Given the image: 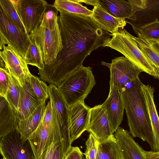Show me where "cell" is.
<instances>
[{
    "label": "cell",
    "instance_id": "cell-21",
    "mask_svg": "<svg viewBox=\"0 0 159 159\" xmlns=\"http://www.w3.org/2000/svg\"><path fill=\"white\" fill-rule=\"evenodd\" d=\"M45 101L41 103L26 118L18 120V129L22 140L25 141L36 129L41 122L46 108Z\"/></svg>",
    "mask_w": 159,
    "mask_h": 159
},
{
    "label": "cell",
    "instance_id": "cell-9",
    "mask_svg": "<svg viewBox=\"0 0 159 159\" xmlns=\"http://www.w3.org/2000/svg\"><path fill=\"white\" fill-rule=\"evenodd\" d=\"M48 86L50 99L54 107L59 123L64 158L72 147L69 133V108L57 86L51 84Z\"/></svg>",
    "mask_w": 159,
    "mask_h": 159
},
{
    "label": "cell",
    "instance_id": "cell-2",
    "mask_svg": "<svg viewBox=\"0 0 159 159\" xmlns=\"http://www.w3.org/2000/svg\"><path fill=\"white\" fill-rule=\"evenodd\" d=\"M142 83L139 77L120 92L127 116L129 133L133 137H138L149 144L155 152L156 146L148 112L142 93Z\"/></svg>",
    "mask_w": 159,
    "mask_h": 159
},
{
    "label": "cell",
    "instance_id": "cell-22",
    "mask_svg": "<svg viewBox=\"0 0 159 159\" xmlns=\"http://www.w3.org/2000/svg\"><path fill=\"white\" fill-rule=\"evenodd\" d=\"M100 4L110 15L117 18L129 19L133 8L128 0H100Z\"/></svg>",
    "mask_w": 159,
    "mask_h": 159
},
{
    "label": "cell",
    "instance_id": "cell-12",
    "mask_svg": "<svg viewBox=\"0 0 159 159\" xmlns=\"http://www.w3.org/2000/svg\"><path fill=\"white\" fill-rule=\"evenodd\" d=\"M48 4L43 0H22L21 17L28 34L33 33L40 26Z\"/></svg>",
    "mask_w": 159,
    "mask_h": 159
},
{
    "label": "cell",
    "instance_id": "cell-29",
    "mask_svg": "<svg viewBox=\"0 0 159 159\" xmlns=\"http://www.w3.org/2000/svg\"><path fill=\"white\" fill-rule=\"evenodd\" d=\"M31 87L39 100L43 102L49 98L48 86L39 77L31 75L30 78Z\"/></svg>",
    "mask_w": 159,
    "mask_h": 159
},
{
    "label": "cell",
    "instance_id": "cell-13",
    "mask_svg": "<svg viewBox=\"0 0 159 159\" xmlns=\"http://www.w3.org/2000/svg\"><path fill=\"white\" fill-rule=\"evenodd\" d=\"M90 109L84 101L80 102L69 108V133L72 143L86 130L89 123Z\"/></svg>",
    "mask_w": 159,
    "mask_h": 159
},
{
    "label": "cell",
    "instance_id": "cell-11",
    "mask_svg": "<svg viewBox=\"0 0 159 159\" xmlns=\"http://www.w3.org/2000/svg\"><path fill=\"white\" fill-rule=\"evenodd\" d=\"M86 130L93 134L99 142L116 139L106 110L102 104L90 108Z\"/></svg>",
    "mask_w": 159,
    "mask_h": 159
},
{
    "label": "cell",
    "instance_id": "cell-16",
    "mask_svg": "<svg viewBox=\"0 0 159 159\" xmlns=\"http://www.w3.org/2000/svg\"><path fill=\"white\" fill-rule=\"evenodd\" d=\"M91 18L103 30L111 34L124 29L126 22L125 19L115 17L109 14L100 4L93 7Z\"/></svg>",
    "mask_w": 159,
    "mask_h": 159
},
{
    "label": "cell",
    "instance_id": "cell-33",
    "mask_svg": "<svg viewBox=\"0 0 159 159\" xmlns=\"http://www.w3.org/2000/svg\"><path fill=\"white\" fill-rule=\"evenodd\" d=\"M9 72L6 68L0 67V97L7 98L9 85Z\"/></svg>",
    "mask_w": 159,
    "mask_h": 159
},
{
    "label": "cell",
    "instance_id": "cell-27",
    "mask_svg": "<svg viewBox=\"0 0 159 159\" xmlns=\"http://www.w3.org/2000/svg\"><path fill=\"white\" fill-rule=\"evenodd\" d=\"M8 77V89L6 99L16 113L21 87L18 82L9 72Z\"/></svg>",
    "mask_w": 159,
    "mask_h": 159
},
{
    "label": "cell",
    "instance_id": "cell-1",
    "mask_svg": "<svg viewBox=\"0 0 159 159\" xmlns=\"http://www.w3.org/2000/svg\"><path fill=\"white\" fill-rule=\"evenodd\" d=\"M58 22L63 48L52 65L38 70L40 78L57 86L80 66L91 53L102 47L111 34L100 28L91 17L60 13Z\"/></svg>",
    "mask_w": 159,
    "mask_h": 159
},
{
    "label": "cell",
    "instance_id": "cell-6",
    "mask_svg": "<svg viewBox=\"0 0 159 159\" xmlns=\"http://www.w3.org/2000/svg\"><path fill=\"white\" fill-rule=\"evenodd\" d=\"M29 34L22 32L0 7V50L4 45H9L25 60L30 43Z\"/></svg>",
    "mask_w": 159,
    "mask_h": 159
},
{
    "label": "cell",
    "instance_id": "cell-36",
    "mask_svg": "<svg viewBox=\"0 0 159 159\" xmlns=\"http://www.w3.org/2000/svg\"><path fill=\"white\" fill-rule=\"evenodd\" d=\"M61 143H60L57 146L52 159H64Z\"/></svg>",
    "mask_w": 159,
    "mask_h": 159
},
{
    "label": "cell",
    "instance_id": "cell-25",
    "mask_svg": "<svg viewBox=\"0 0 159 159\" xmlns=\"http://www.w3.org/2000/svg\"><path fill=\"white\" fill-rule=\"evenodd\" d=\"M96 159H120L116 140L99 142Z\"/></svg>",
    "mask_w": 159,
    "mask_h": 159
},
{
    "label": "cell",
    "instance_id": "cell-24",
    "mask_svg": "<svg viewBox=\"0 0 159 159\" xmlns=\"http://www.w3.org/2000/svg\"><path fill=\"white\" fill-rule=\"evenodd\" d=\"M139 48L159 70V41L133 36Z\"/></svg>",
    "mask_w": 159,
    "mask_h": 159
},
{
    "label": "cell",
    "instance_id": "cell-37",
    "mask_svg": "<svg viewBox=\"0 0 159 159\" xmlns=\"http://www.w3.org/2000/svg\"><path fill=\"white\" fill-rule=\"evenodd\" d=\"M144 152L148 159H159V152L144 150Z\"/></svg>",
    "mask_w": 159,
    "mask_h": 159
},
{
    "label": "cell",
    "instance_id": "cell-10",
    "mask_svg": "<svg viewBox=\"0 0 159 159\" xmlns=\"http://www.w3.org/2000/svg\"><path fill=\"white\" fill-rule=\"evenodd\" d=\"M0 56L9 73L23 86L32 75L25 60L9 45L3 46Z\"/></svg>",
    "mask_w": 159,
    "mask_h": 159
},
{
    "label": "cell",
    "instance_id": "cell-32",
    "mask_svg": "<svg viewBox=\"0 0 159 159\" xmlns=\"http://www.w3.org/2000/svg\"><path fill=\"white\" fill-rule=\"evenodd\" d=\"M99 142L92 133H90L85 144L86 149L84 154L87 159H96Z\"/></svg>",
    "mask_w": 159,
    "mask_h": 159
},
{
    "label": "cell",
    "instance_id": "cell-39",
    "mask_svg": "<svg viewBox=\"0 0 159 159\" xmlns=\"http://www.w3.org/2000/svg\"><path fill=\"white\" fill-rule=\"evenodd\" d=\"M87 159V158H85V159Z\"/></svg>",
    "mask_w": 159,
    "mask_h": 159
},
{
    "label": "cell",
    "instance_id": "cell-17",
    "mask_svg": "<svg viewBox=\"0 0 159 159\" xmlns=\"http://www.w3.org/2000/svg\"><path fill=\"white\" fill-rule=\"evenodd\" d=\"M126 21L133 29L159 22V0H146V8L136 12Z\"/></svg>",
    "mask_w": 159,
    "mask_h": 159
},
{
    "label": "cell",
    "instance_id": "cell-19",
    "mask_svg": "<svg viewBox=\"0 0 159 159\" xmlns=\"http://www.w3.org/2000/svg\"><path fill=\"white\" fill-rule=\"evenodd\" d=\"M141 89L147 108L154 139L155 152H159V116L154 101V88L142 84Z\"/></svg>",
    "mask_w": 159,
    "mask_h": 159
},
{
    "label": "cell",
    "instance_id": "cell-35",
    "mask_svg": "<svg viewBox=\"0 0 159 159\" xmlns=\"http://www.w3.org/2000/svg\"><path fill=\"white\" fill-rule=\"evenodd\" d=\"M57 145L52 143L43 152L41 159H52Z\"/></svg>",
    "mask_w": 159,
    "mask_h": 159
},
{
    "label": "cell",
    "instance_id": "cell-30",
    "mask_svg": "<svg viewBox=\"0 0 159 159\" xmlns=\"http://www.w3.org/2000/svg\"><path fill=\"white\" fill-rule=\"evenodd\" d=\"M1 7L11 21L23 33L29 34L22 20L10 0H0Z\"/></svg>",
    "mask_w": 159,
    "mask_h": 159
},
{
    "label": "cell",
    "instance_id": "cell-31",
    "mask_svg": "<svg viewBox=\"0 0 159 159\" xmlns=\"http://www.w3.org/2000/svg\"><path fill=\"white\" fill-rule=\"evenodd\" d=\"M133 29L138 37L159 41V22Z\"/></svg>",
    "mask_w": 159,
    "mask_h": 159
},
{
    "label": "cell",
    "instance_id": "cell-4",
    "mask_svg": "<svg viewBox=\"0 0 159 159\" xmlns=\"http://www.w3.org/2000/svg\"><path fill=\"white\" fill-rule=\"evenodd\" d=\"M95 84L92 68L83 66L68 75L57 87L70 108L84 101Z\"/></svg>",
    "mask_w": 159,
    "mask_h": 159
},
{
    "label": "cell",
    "instance_id": "cell-23",
    "mask_svg": "<svg viewBox=\"0 0 159 159\" xmlns=\"http://www.w3.org/2000/svg\"><path fill=\"white\" fill-rule=\"evenodd\" d=\"M53 6L60 13L91 16L92 10L83 6L78 0H55Z\"/></svg>",
    "mask_w": 159,
    "mask_h": 159
},
{
    "label": "cell",
    "instance_id": "cell-3",
    "mask_svg": "<svg viewBox=\"0 0 159 159\" xmlns=\"http://www.w3.org/2000/svg\"><path fill=\"white\" fill-rule=\"evenodd\" d=\"M111 35L105 40L102 47L117 51L143 72L159 79V70L139 48L133 36L124 29Z\"/></svg>",
    "mask_w": 159,
    "mask_h": 159
},
{
    "label": "cell",
    "instance_id": "cell-34",
    "mask_svg": "<svg viewBox=\"0 0 159 159\" xmlns=\"http://www.w3.org/2000/svg\"><path fill=\"white\" fill-rule=\"evenodd\" d=\"M83 153L78 147H72L64 159H84Z\"/></svg>",
    "mask_w": 159,
    "mask_h": 159
},
{
    "label": "cell",
    "instance_id": "cell-15",
    "mask_svg": "<svg viewBox=\"0 0 159 159\" xmlns=\"http://www.w3.org/2000/svg\"><path fill=\"white\" fill-rule=\"evenodd\" d=\"M102 105L106 110L114 133L122 122L125 110L120 91L117 89L110 91L107 99Z\"/></svg>",
    "mask_w": 159,
    "mask_h": 159
},
{
    "label": "cell",
    "instance_id": "cell-14",
    "mask_svg": "<svg viewBox=\"0 0 159 159\" xmlns=\"http://www.w3.org/2000/svg\"><path fill=\"white\" fill-rule=\"evenodd\" d=\"M120 159H148L144 150L128 131L119 127L114 133Z\"/></svg>",
    "mask_w": 159,
    "mask_h": 159
},
{
    "label": "cell",
    "instance_id": "cell-8",
    "mask_svg": "<svg viewBox=\"0 0 159 159\" xmlns=\"http://www.w3.org/2000/svg\"><path fill=\"white\" fill-rule=\"evenodd\" d=\"M0 152L2 159H35L29 141L22 140L18 129L0 138Z\"/></svg>",
    "mask_w": 159,
    "mask_h": 159
},
{
    "label": "cell",
    "instance_id": "cell-38",
    "mask_svg": "<svg viewBox=\"0 0 159 159\" xmlns=\"http://www.w3.org/2000/svg\"><path fill=\"white\" fill-rule=\"evenodd\" d=\"M80 2H84L87 4L93 6V7L100 4L99 0H79Z\"/></svg>",
    "mask_w": 159,
    "mask_h": 159
},
{
    "label": "cell",
    "instance_id": "cell-28",
    "mask_svg": "<svg viewBox=\"0 0 159 159\" xmlns=\"http://www.w3.org/2000/svg\"><path fill=\"white\" fill-rule=\"evenodd\" d=\"M58 11L53 5L48 4L44 12L40 26L52 31L58 24Z\"/></svg>",
    "mask_w": 159,
    "mask_h": 159
},
{
    "label": "cell",
    "instance_id": "cell-20",
    "mask_svg": "<svg viewBox=\"0 0 159 159\" xmlns=\"http://www.w3.org/2000/svg\"><path fill=\"white\" fill-rule=\"evenodd\" d=\"M18 128L16 111L4 98L0 97V138Z\"/></svg>",
    "mask_w": 159,
    "mask_h": 159
},
{
    "label": "cell",
    "instance_id": "cell-7",
    "mask_svg": "<svg viewBox=\"0 0 159 159\" xmlns=\"http://www.w3.org/2000/svg\"><path fill=\"white\" fill-rule=\"evenodd\" d=\"M101 64L108 67L110 70V91L117 89L120 92L143 72L124 57H115L110 63L102 61Z\"/></svg>",
    "mask_w": 159,
    "mask_h": 159
},
{
    "label": "cell",
    "instance_id": "cell-5",
    "mask_svg": "<svg viewBox=\"0 0 159 159\" xmlns=\"http://www.w3.org/2000/svg\"><path fill=\"white\" fill-rule=\"evenodd\" d=\"M29 37L39 49L44 65L48 66L53 64L63 48L59 23L55 29L52 31L39 26L35 31L29 34Z\"/></svg>",
    "mask_w": 159,
    "mask_h": 159
},
{
    "label": "cell",
    "instance_id": "cell-18",
    "mask_svg": "<svg viewBox=\"0 0 159 159\" xmlns=\"http://www.w3.org/2000/svg\"><path fill=\"white\" fill-rule=\"evenodd\" d=\"M41 103L35 94L30 83V80L26 81L24 86L21 88L16 112L18 120L27 117Z\"/></svg>",
    "mask_w": 159,
    "mask_h": 159
},
{
    "label": "cell",
    "instance_id": "cell-26",
    "mask_svg": "<svg viewBox=\"0 0 159 159\" xmlns=\"http://www.w3.org/2000/svg\"><path fill=\"white\" fill-rule=\"evenodd\" d=\"M29 45L25 60L27 65L36 66L42 70L44 67L41 52L34 42L30 38Z\"/></svg>",
    "mask_w": 159,
    "mask_h": 159
}]
</instances>
